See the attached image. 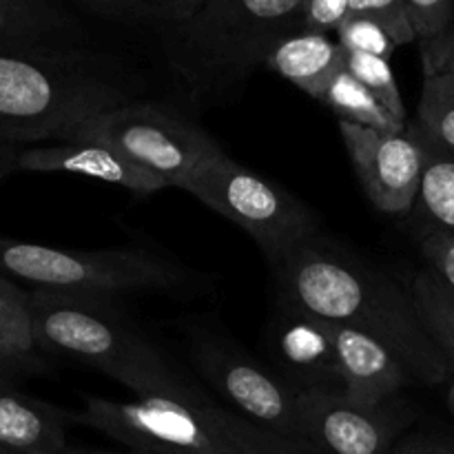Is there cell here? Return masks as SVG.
<instances>
[{
	"instance_id": "6",
	"label": "cell",
	"mask_w": 454,
	"mask_h": 454,
	"mask_svg": "<svg viewBox=\"0 0 454 454\" xmlns=\"http://www.w3.org/2000/svg\"><path fill=\"white\" fill-rule=\"evenodd\" d=\"M0 275L34 288L115 297L136 291H176L189 273L145 247L62 248L0 235Z\"/></svg>"
},
{
	"instance_id": "2",
	"label": "cell",
	"mask_w": 454,
	"mask_h": 454,
	"mask_svg": "<svg viewBox=\"0 0 454 454\" xmlns=\"http://www.w3.org/2000/svg\"><path fill=\"white\" fill-rule=\"evenodd\" d=\"M275 273L279 295L328 324L380 340L402 359L412 380L442 386L452 377L411 291L322 235L293 253Z\"/></svg>"
},
{
	"instance_id": "35",
	"label": "cell",
	"mask_w": 454,
	"mask_h": 454,
	"mask_svg": "<svg viewBox=\"0 0 454 454\" xmlns=\"http://www.w3.org/2000/svg\"><path fill=\"white\" fill-rule=\"evenodd\" d=\"M0 454H20V452L12 450V448H4V446H0Z\"/></svg>"
},
{
	"instance_id": "1",
	"label": "cell",
	"mask_w": 454,
	"mask_h": 454,
	"mask_svg": "<svg viewBox=\"0 0 454 454\" xmlns=\"http://www.w3.org/2000/svg\"><path fill=\"white\" fill-rule=\"evenodd\" d=\"M140 71L82 44L0 49V142H65L80 124L140 100Z\"/></svg>"
},
{
	"instance_id": "7",
	"label": "cell",
	"mask_w": 454,
	"mask_h": 454,
	"mask_svg": "<svg viewBox=\"0 0 454 454\" xmlns=\"http://www.w3.org/2000/svg\"><path fill=\"white\" fill-rule=\"evenodd\" d=\"M184 193L251 235L273 269L322 235L313 208L278 182L235 162L224 151L191 177Z\"/></svg>"
},
{
	"instance_id": "17",
	"label": "cell",
	"mask_w": 454,
	"mask_h": 454,
	"mask_svg": "<svg viewBox=\"0 0 454 454\" xmlns=\"http://www.w3.org/2000/svg\"><path fill=\"white\" fill-rule=\"evenodd\" d=\"M82 43L80 22L53 0H0V49Z\"/></svg>"
},
{
	"instance_id": "3",
	"label": "cell",
	"mask_w": 454,
	"mask_h": 454,
	"mask_svg": "<svg viewBox=\"0 0 454 454\" xmlns=\"http://www.w3.org/2000/svg\"><path fill=\"white\" fill-rule=\"evenodd\" d=\"M306 0H204L160 29L162 51L191 100L224 98L264 67L275 44L301 31Z\"/></svg>"
},
{
	"instance_id": "24",
	"label": "cell",
	"mask_w": 454,
	"mask_h": 454,
	"mask_svg": "<svg viewBox=\"0 0 454 454\" xmlns=\"http://www.w3.org/2000/svg\"><path fill=\"white\" fill-rule=\"evenodd\" d=\"M346 71L366 89H371L381 105L399 120V122L408 124L406 102H403L402 91H399L397 78L390 60L380 56H371V53H348L346 51Z\"/></svg>"
},
{
	"instance_id": "10",
	"label": "cell",
	"mask_w": 454,
	"mask_h": 454,
	"mask_svg": "<svg viewBox=\"0 0 454 454\" xmlns=\"http://www.w3.org/2000/svg\"><path fill=\"white\" fill-rule=\"evenodd\" d=\"M304 442L317 454H390L412 421L402 397L362 403L341 388H313L297 395Z\"/></svg>"
},
{
	"instance_id": "36",
	"label": "cell",
	"mask_w": 454,
	"mask_h": 454,
	"mask_svg": "<svg viewBox=\"0 0 454 454\" xmlns=\"http://www.w3.org/2000/svg\"><path fill=\"white\" fill-rule=\"evenodd\" d=\"M0 377H3V375H0ZM7 380H9V377H7Z\"/></svg>"
},
{
	"instance_id": "27",
	"label": "cell",
	"mask_w": 454,
	"mask_h": 454,
	"mask_svg": "<svg viewBox=\"0 0 454 454\" xmlns=\"http://www.w3.org/2000/svg\"><path fill=\"white\" fill-rule=\"evenodd\" d=\"M417 40L426 43L452 29L454 0H403Z\"/></svg>"
},
{
	"instance_id": "28",
	"label": "cell",
	"mask_w": 454,
	"mask_h": 454,
	"mask_svg": "<svg viewBox=\"0 0 454 454\" xmlns=\"http://www.w3.org/2000/svg\"><path fill=\"white\" fill-rule=\"evenodd\" d=\"M419 247L426 266L454 291V238L443 231H419Z\"/></svg>"
},
{
	"instance_id": "19",
	"label": "cell",
	"mask_w": 454,
	"mask_h": 454,
	"mask_svg": "<svg viewBox=\"0 0 454 454\" xmlns=\"http://www.w3.org/2000/svg\"><path fill=\"white\" fill-rule=\"evenodd\" d=\"M411 215L419 231H443L454 238V155L426 146L424 180Z\"/></svg>"
},
{
	"instance_id": "11",
	"label": "cell",
	"mask_w": 454,
	"mask_h": 454,
	"mask_svg": "<svg viewBox=\"0 0 454 454\" xmlns=\"http://www.w3.org/2000/svg\"><path fill=\"white\" fill-rule=\"evenodd\" d=\"M337 124L355 176L372 207L393 217L411 215L426 168V146L411 122L399 133Z\"/></svg>"
},
{
	"instance_id": "14",
	"label": "cell",
	"mask_w": 454,
	"mask_h": 454,
	"mask_svg": "<svg viewBox=\"0 0 454 454\" xmlns=\"http://www.w3.org/2000/svg\"><path fill=\"white\" fill-rule=\"evenodd\" d=\"M331 328L346 397L362 403H384L399 397L411 384L408 368L380 340L335 324Z\"/></svg>"
},
{
	"instance_id": "20",
	"label": "cell",
	"mask_w": 454,
	"mask_h": 454,
	"mask_svg": "<svg viewBox=\"0 0 454 454\" xmlns=\"http://www.w3.org/2000/svg\"><path fill=\"white\" fill-rule=\"evenodd\" d=\"M428 149L454 155V75L424 74L417 115L411 122Z\"/></svg>"
},
{
	"instance_id": "29",
	"label": "cell",
	"mask_w": 454,
	"mask_h": 454,
	"mask_svg": "<svg viewBox=\"0 0 454 454\" xmlns=\"http://www.w3.org/2000/svg\"><path fill=\"white\" fill-rule=\"evenodd\" d=\"M346 18H350V0H306L301 29L337 34Z\"/></svg>"
},
{
	"instance_id": "26",
	"label": "cell",
	"mask_w": 454,
	"mask_h": 454,
	"mask_svg": "<svg viewBox=\"0 0 454 454\" xmlns=\"http://www.w3.org/2000/svg\"><path fill=\"white\" fill-rule=\"evenodd\" d=\"M350 16L375 20L377 25L388 31L390 38L397 43V47L417 40L411 18H408L406 7H403V0H350Z\"/></svg>"
},
{
	"instance_id": "34",
	"label": "cell",
	"mask_w": 454,
	"mask_h": 454,
	"mask_svg": "<svg viewBox=\"0 0 454 454\" xmlns=\"http://www.w3.org/2000/svg\"><path fill=\"white\" fill-rule=\"evenodd\" d=\"M448 411H450L454 417V380H452L450 388H448Z\"/></svg>"
},
{
	"instance_id": "5",
	"label": "cell",
	"mask_w": 454,
	"mask_h": 454,
	"mask_svg": "<svg viewBox=\"0 0 454 454\" xmlns=\"http://www.w3.org/2000/svg\"><path fill=\"white\" fill-rule=\"evenodd\" d=\"M75 424L151 454H317L198 397H84Z\"/></svg>"
},
{
	"instance_id": "31",
	"label": "cell",
	"mask_w": 454,
	"mask_h": 454,
	"mask_svg": "<svg viewBox=\"0 0 454 454\" xmlns=\"http://www.w3.org/2000/svg\"><path fill=\"white\" fill-rule=\"evenodd\" d=\"M390 454H454L450 448L442 446L437 442H430V439H402L397 446L390 450Z\"/></svg>"
},
{
	"instance_id": "18",
	"label": "cell",
	"mask_w": 454,
	"mask_h": 454,
	"mask_svg": "<svg viewBox=\"0 0 454 454\" xmlns=\"http://www.w3.org/2000/svg\"><path fill=\"white\" fill-rule=\"evenodd\" d=\"M44 366L35 341L29 293L0 275V375L16 380Z\"/></svg>"
},
{
	"instance_id": "4",
	"label": "cell",
	"mask_w": 454,
	"mask_h": 454,
	"mask_svg": "<svg viewBox=\"0 0 454 454\" xmlns=\"http://www.w3.org/2000/svg\"><path fill=\"white\" fill-rule=\"evenodd\" d=\"M114 300L34 288L29 301L40 350L75 359L127 386L137 397L202 395L133 328Z\"/></svg>"
},
{
	"instance_id": "21",
	"label": "cell",
	"mask_w": 454,
	"mask_h": 454,
	"mask_svg": "<svg viewBox=\"0 0 454 454\" xmlns=\"http://www.w3.org/2000/svg\"><path fill=\"white\" fill-rule=\"evenodd\" d=\"M324 105L337 115V122H350L357 127L377 129V131H406L408 124L399 122L388 109L380 102V98L364 87L357 78L341 71L322 98Z\"/></svg>"
},
{
	"instance_id": "9",
	"label": "cell",
	"mask_w": 454,
	"mask_h": 454,
	"mask_svg": "<svg viewBox=\"0 0 454 454\" xmlns=\"http://www.w3.org/2000/svg\"><path fill=\"white\" fill-rule=\"evenodd\" d=\"M191 355L200 375L233 403L239 415L288 442L310 448L301 433L300 393L278 371H270L231 341L215 337H200Z\"/></svg>"
},
{
	"instance_id": "32",
	"label": "cell",
	"mask_w": 454,
	"mask_h": 454,
	"mask_svg": "<svg viewBox=\"0 0 454 454\" xmlns=\"http://www.w3.org/2000/svg\"><path fill=\"white\" fill-rule=\"evenodd\" d=\"M22 149L25 146L0 142V182L12 176V173H18V158H20Z\"/></svg>"
},
{
	"instance_id": "33",
	"label": "cell",
	"mask_w": 454,
	"mask_h": 454,
	"mask_svg": "<svg viewBox=\"0 0 454 454\" xmlns=\"http://www.w3.org/2000/svg\"><path fill=\"white\" fill-rule=\"evenodd\" d=\"M60 454H151V452H140V450H106V448H74V446H67L65 450Z\"/></svg>"
},
{
	"instance_id": "22",
	"label": "cell",
	"mask_w": 454,
	"mask_h": 454,
	"mask_svg": "<svg viewBox=\"0 0 454 454\" xmlns=\"http://www.w3.org/2000/svg\"><path fill=\"white\" fill-rule=\"evenodd\" d=\"M408 291L426 331L442 350L454 375V291L428 266L415 275Z\"/></svg>"
},
{
	"instance_id": "15",
	"label": "cell",
	"mask_w": 454,
	"mask_h": 454,
	"mask_svg": "<svg viewBox=\"0 0 454 454\" xmlns=\"http://www.w3.org/2000/svg\"><path fill=\"white\" fill-rule=\"evenodd\" d=\"M71 412L20 393L0 377V446L20 454H60L67 448Z\"/></svg>"
},
{
	"instance_id": "12",
	"label": "cell",
	"mask_w": 454,
	"mask_h": 454,
	"mask_svg": "<svg viewBox=\"0 0 454 454\" xmlns=\"http://www.w3.org/2000/svg\"><path fill=\"white\" fill-rule=\"evenodd\" d=\"M266 348L278 372L297 390L341 388L333 328L279 295V306L266 331Z\"/></svg>"
},
{
	"instance_id": "30",
	"label": "cell",
	"mask_w": 454,
	"mask_h": 454,
	"mask_svg": "<svg viewBox=\"0 0 454 454\" xmlns=\"http://www.w3.org/2000/svg\"><path fill=\"white\" fill-rule=\"evenodd\" d=\"M421 65L424 74L454 75V27L437 38L421 43Z\"/></svg>"
},
{
	"instance_id": "16",
	"label": "cell",
	"mask_w": 454,
	"mask_h": 454,
	"mask_svg": "<svg viewBox=\"0 0 454 454\" xmlns=\"http://www.w3.org/2000/svg\"><path fill=\"white\" fill-rule=\"evenodd\" d=\"M264 67L322 102L328 84L346 69V51L337 35L301 29L279 40Z\"/></svg>"
},
{
	"instance_id": "13",
	"label": "cell",
	"mask_w": 454,
	"mask_h": 454,
	"mask_svg": "<svg viewBox=\"0 0 454 454\" xmlns=\"http://www.w3.org/2000/svg\"><path fill=\"white\" fill-rule=\"evenodd\" d=\"M18 171L65 173L115 184L133 195H151L168 189L160 177L129 162L118 151L98 142H51L25 146L18 158Z\"/></svg>"
},
{
	"instance_id": "25",
	"label": "cell",
	"mask_w": 454,
	"mask_h": 454,
	"mask_svg": "<svg viewBox=\"0 0 454 454\" xmlns=\"http://www.w3.org/2000/svg\"><path fill=\"white\" fill-rule=\"evenodd\" d=\"M337 40L348 53H371L390 60L397 51V43L388 35V31L377 25L371 18L350 16L346 18L344 25L337 29Z\"/></svg>"
},
{
	"instance_id": "8",
	"label": "cell",
	"mask_w": 454,
	"mask_h": 454,
	"mask_svg": "<svg viewBox=\"0 0 454 454\" xmlns=\"http://www.w3.org/2000/svg\"><path fill=\"white\" fill-rule=\"evenodd\" d=\"M65 142L109 146L180 191L222 153V146L176 106L142 98L80 124Z\"/></svg>"
},
{
	"instance_id": "23",
	"label": "cell",
	"mask_w": 454,
	"mask_h": 454,
	"mask_svg": "<svg viewBox=\"0 0 454 454\" xmlns=\"http://www.w3.org/2000/svg\"><path fill=\"white\" fill-rule=\"evenodd\" d=\"M71 3L109 20L167 29L198 12L204 0H71Z\"/></svg>"
}]
</instances>
